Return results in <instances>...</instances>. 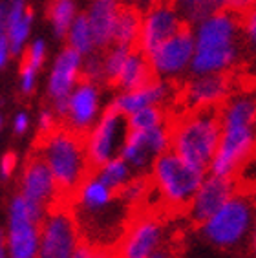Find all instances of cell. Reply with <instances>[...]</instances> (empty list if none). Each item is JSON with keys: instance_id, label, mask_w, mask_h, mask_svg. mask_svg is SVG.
<instances>
[{"instance_id": "60d3db41", "label": "cell", "mask_w": 256, "mask_h": 258, "mask_svg": "<svg viewBox=\"0 0 256 258\" xmlns=\"http://www.w3.org/2000/svg\"><path fill=\"white\" fill-rule=\"evenodd\" d=\"M30 126V119H28V115L26 114H19L13 121V128H15L17 134H24L26 130Z\"/></svg>"}, {"instance_id": "2e32d148", "label": "cell", "mask_w": 256, "mask_h": 258, "mask_svg": "<svg viewBox=\"0 0 256 258\" xmlns=\"http://www.w3.org/2000/svg\"><path fill=\"white\" fill-rule=\"evenodd\" d=\"M99 110V94L97 86L92 81H86L79 77V85L75 88V92L70 95V108L66 121L68 126H72L77 132H84L88 134L90 126L94 123L95 115Z\"/></svg>"}, {"instance_id": "9a60e30c", "label": "cell", "mask_w": 256, "mask_h": 258, "mask_svg": "<svg viewBox=\"0 0 256 258\" xmlns=\"http://www.w3.org/2000/svg\"><path fill=\"white\" fill-rule=\"evenodd\" d=\"M240 17L229 10L218 11L194 24L196 48H223L241 44Z\"/></svg>"}, {"instance_id": "6da1fadb", "label": "cell", "mask_w": 256, "mask_h": 258, "mask_svg": "<svg viewBox=\"0 0 256 258\" xmlns=\"http://www.w3.org/2000/svg\"><path fill=\"white\" fill-rule=\"evenodd\" d=\"M222 138L209 172L234 176L241 163L256 152V94L234 92L220 106Z\"/></svg>"}, {"instance_id": "4fadbf2b", "label": "cell", "mask_w": 256, "mask_h": 258, "mask_svg": "<svg viewBox=\"0 0 256 258\" xmlns=\"http://www.w3.org/2000/svg\"><path fill=\"white\" fill-rule=\"evenodd\" d=\"M236 190L238 183L234 176H218V174L207 172L205 179L200 185V189L196 190L194 198L190 200V204L185 211V216H188V220L194 225L203 224Z\"/></svg>"}, {"instance_id": "7c38bea8", "label": "cell", "mask_w": 256, "mask_h": 258, "mask_svg": "<svg viewBox=\"0 0 256 258\" xmlns=\"http://www.w3.org/2000/svg\"><path fill=\"white\" fill-rule=\"evenodd\" d=\"M185 20L177 13L172 0H152L143 19L141 33L136 42V48H141L145 53H152L163 40L172 37Z\"/></svg>"}, {"instance_id": "4316f807", "label": "cell", "mask_w": 256, "mask_h": 258, "mask_svg": "<svg viewBox=\"0 0 256 258\" xmlns=\"http://www.w3.org/2000/svg\"><path fill=\"white\" fill-rule=\"evenodd\" d=\"M168 121V110L161 104H152L126 115V123L130 130H150Z\"/></svg>"}, {"instance_id": "83f0119b", "label": "cell", "mask_w": 256, "mask_h": 258, "mask_svg": "<svg viewBox=\"0 0 256 258\" xmlns=\"http://www.w3.org/2000/svg\"><path fill=\"white\" fill-rule=\"evenodd\" d=\"M150 190H152V178L150 176H138V178H130L119 189L117 198L119 202H124L128 205H139L147 202Z\"/></svg>"}, {"instance_id": "d590c367", "label": "cell", "mask_w": 256, "mask_h": 258, "mask_svg": "<svg viewBox=\"0 0 256 258\" xmlns=\"http://www.w3.org/2000/svg\"><path fill=\"white\" fill-rule=\"evenodd\" d=\"M17 167V154L15 152H6L0 159V179L2 181H8V179L13 176Z\"/></svg>"}, {"instance_id": "7402d4cb", "label": "cell", "mask_w": 256, "mask_h": 258, "mask_svg": "<svg viewBox=\"0 0 256 258\" xmlns=\"http://www.w3.org/2000/svg\"><path fill=\"white\" fill-rule=\"evenodd\" d=\"M119 0H95L88 13L90 28L94 33V42L99 48L108 46L113 39L115 20L119 13Z\"/></svg>"}, {"instance_id": "836d02e7", "label": "cell", "mask_w": 256, "mask_h": 258, "mask_svg": "<svg viewBox=\"0 0 256 258\" xmlns=\"http://www.w3.org/2000/svg\"><path fill=\"white\" fill-rule=\"evenodd\" d=\"M234 179L238 183V189L252 192L256 189V152H252L249 158L241 163L238 172L234 174Z\"/></svg>"}, {"instance_id": "ac0fdd59", "label": "cell", "mask_w": 256, "mask_h": 258, "mask_svg": "<svg viewBox=\"0 0 256 258\" xmlns=\"http://www.w3.org/2000/svg\"><path fill=\"white\" fill-rule=\"evenodd\" d=\"M176 97V85L174 83H163V81L156 79L148 85L141 86V88L130 90L124 92L113 101V104L117 106L119 112H123L124 115H130L138 110L145 108V106H152V104H165L168 99Z\"/></svg>"}, {"instance_id": "d6a6232c", "label": "cell", "mask_w": 256, "mask_h": 258, "mask_svg": "<svg viewBox=\"0 0 256 258\" xmlns=\"http://www.w3.org/2000/svg\"><path fill=\"white\" fill-rule=\"evenodd\" d=\"M31 19H33V13L31 10H26L24 17L17 22V24L10 26L8 28V40H10V48L13 53L20 51L24 40L28 39V33H30V26H31Z\"/></svg>"}, {"instance_id": "4dcf8cb0", "label": "cell", "mask_w": 256, "mask_h": 258, "mask_svg": "<svg viewBox=\"0 0 256 258\" xmlns=\"http://www.w3.org/2000/svg\"><path fill=\"white\" fill-rule=\"evenodd\" d=\"M128 53H130V46L115 44L104 57V79L108 81V85L113 86V88H115V83H117L119 75L123 72Z\"/></svg>"}, {"instance_id": "ba28073f", "label": "cell", "mask_w": 256, "mask_h": 258, "mask_svg": "<svg viewBox=\"0 0 256 258\" xmlns=\"http://www.w3.org/2000/svg\"><path fill=\"white\" fill-rule=\"evenodd\" d=\"M234 72L225 74H205L192 75L190 79L183 81L176 86L174 106L179 112L202 108H220L232 94H234Z\"/></svg>"}, {"instance_id": "30bf717a", "label": "cell", "mask_w": 256, "mask_h": 258, "mask_svg": "<svg viewBox=\"0 0 256 258\" xmlns=\"http://www.w3.org/2000/svg\"><path fill=\"white\" fill-rule=\"evenodd\" d=\"M194 50H196V40H194L192 24L183 22L181 28L172 37L163 40L148 57H150L156 74L174 77V75H181L185 70L190 68Z\"/></svg>"}, {"instance_id": "f35d334b", "label": "cell", "mask_w": 256, "mask_h": 258, "mask_svg": "<svg viewBox=\"0 0 256 258\" xmlns=\"http://www.w3.org/2000/svg\"><path fill=\"white\" fill-rule=\"evenodd\" d=\"M256 6V0H229V6H227V10L232 11V13H236L238 17H241L243 13L254 8Z\"/></svg>"}, {"instance_id": "7bdbcfd3", "label": "cell", "mask_w": 256, "mask_h": 258, "mask_svg": "<svg viewBox=\"0 0 256 258\" xmlns=\"http://www.w3.org/2000/svg\"><path fill=\"white\" fill-rule=\"evenodd\" d=\"M94 258H117V254H115V247L110 249V247H101V245H97Z\"/></svg>"}, {"instance_id": "1f68e13d", "label": "cell", "mask_w": 256, "mask_h": 258, "mask_svg": "<svg viewBox=\"0 0 256 258\" xmlns=\"http://www.w3.org/2000/svg\"><path fill=\"white\" fill-rule=\"evenodd\" d=\"M241 48L256 59V6L240 17Z\"/></svg>"}, {"instance_id": "44dd1931", "label": "cell", "mask_w": 256, "mask_h": 258, "mask_svg": "<svg viewBox=\"0 0 256 258\" xmlns=\"http://www.w3.org/2000/svg\"><path fill=\"white\" fill-rule=\"evenodd\" d=\"M156 79H158V74H156V70L150 62L148 53H145L141 48L132 46L126 57V62L123 66V72H121L117 83H115V88L130 92V90L141 88V86L148 85Z\"/></svg>"}, {"instance_id": "b9f144b4", "label": "cell", "mask_w": 256, "mask_h": 258, "mask_svg": "<svg viewBox=\"0 0 256 258\" xmlns=\"http://www.w3.org/2000/svg\"><path fill=\"white\" fill-rule=\"evenodd\" d=\"M10 40H8V37H0V68L6 64V60H8V53H10Z\"/></svg>"}, {"instance_id": "9c48e42d", "label": "cell", "mask_w": 256, "mask_h": 258, "mask_svg": "<svg viewBox=\"0 0 256 258\" xmlns=\"http://www.w3.org/2000/svg\"><path fill=\"white\" fill-rule=\"evenodd\" d=\"M126 134V115L119 112L117 106L112 103L101 115V121L86 136V150L92 170L99 169L108 159L115 158L117 152H121Z\"/></svg>"}, {"instance_id": "d4e9b609", "label": "cell", "mask_w": 256, "mask_h": 258, "mask_svg": "<svg viewBox=\"0 0 256 258\" xmlns=\"http://www.w3.org/2000/svg\"><path fill=\"white\" fill-rule=\"evenodd\" d=\"M177 13L188 24H198L200 20L227 10L229 0H172Z\"/></svg>"}, {"instance_id": "f6af8a7d", "label": "cell", "mask_w": 256, "mask_h": 258, "mask_svg": "<svg viewBox=\"0 0 256 258\" xmlns=\"http://www.w3.org/2000/svg\"><path fill=\"white\" fill-rule=\"evenodd\" d=\"M6 24H8V11H6V6L0 4V37L4 33Z\"/></svg>"}, {"instance_id": "cb8c5ba5", "label": "cell", "mask_w": 256, "mask_h": 258, "mask_svg": "<svg viewBox=\"0 0 256 258\" xmlns=\"http://www.w3.org/2000/svg\"><path fill=\"white\" fill-rule=\"evenodd\" d=\"M119 156L126 161L132 169L136 170H145L147 167H152L154 163V154L148 149L147 141H145V132L143 130H130L124 138V143L121 147Z\"/></svg>"}, {"instance_id": "8fae6325", "label": "cell", "mask_w": 256, "mask_h": 258, "mask_svg": "<svg viewBox=\"0 0 256 258\" xmlns=\"http://www.w3.org/2000/svg\"><path fill=\"white\" fill-rule=\"evenodd\" d=\"M165 227L154 214H139L124 231L123 238L115 247L117 258H150L163 247Z\"/></svg>"}, {"instance_id": "8d00e7d4", "label": "cell", "mask_w": 256, "mask_h": 258, "mask_svg": "<svg viewBox=\"0 0 256 258\" xmlns=\"http://www.w3.org/2000/svg\"><path fill=\"white\" fill-rule=\"evenodd\" d=\"M57 123H55V117L49 110H42L39 117V132H37V138H44L49 132H53Z\"/></svg>"}, {"instance_id": "5bb4252c", "label": "cell", "mask_w": 256, "mask_h": 258, "mask_svg": "<svg viewBox=\"0 0 256 258\" xmlns=\"http://www.w3.org/2000/svg\"><path fill=\"white\" fill-rule=\"evenodd\" d=\"M20 194L48 209L57 204H62L53 174L49 170L44 158L37 150L26 161L22 179H20Z\"/></svg>"}, {"instance_id": "7dc6e473", "label": "cell", "mask_w": 256, "mask_h": 258, "mask_svg": "<svg viewBox=\"0 0 256 258\" xmlns=\"http://www.w3.org/2000/svg\"><path fill=\"white\" fill-rule=\"evenodd\" d=\"M150 258H174V256H172L170 253H168L167 249H163V247H161V249H158V251H156V253H154Z\"/></svg>"}, {"instance_id": "74e56055", "label": "cell", "mask_w": 256, "mask_h": 258, "mask_svg": "<svg viewBox=\"0 0 256 258\" xmlns=\"http://www.w3.org/2000/svg\"><path fill=\"white\" fill-rule=\"evenodd\" d=\"M35 72H37V70L31 68V66L20 64V75H22V92H24V94H31V92H33Z\"/></svg>"}, {"instance_id": "5b68a950", "label": "cell", "mask_w": 256, "mask_h": 258, "mask_svg": "<svg viewBox=\"0 0 256 258\" xmlns=\"http://www.w3.org/2000/svg\"><path fill=\"white\" fill-rule=\"evenodd\" d=\"M205 176V170L188 165L172 150H167L154 159L150 170L154 190L159 194L163 205L170 213L183 214Z\"/></svg>"}, {"instance_id": "ab89813d", "label": "cell", "mask_w": 256, "mask_h": 258, "mask_svg": "<svg viewBox=\"0 0 256 258\" xmlns=\"http://www.w3.org/2000/svg\"><path fill=\"white\" fill-rule=\"evenodd\" d=\"M95 249H97V245H92L90 242L81 238L79 245H77V249H75V253H74V258H94Z\"/></svg>"}, {"instance_id": "52a82bcc", "label": "cell", "mask_w": 256, "mask_h": 258, "mask_svg": "<svg viewBox=\"0 0 256 258\" xmlns=\"http://www.w3.org/2000/svg\"><path fill=\"white\" fill-rule=\"evenodd\" d=\"M81 242V225L74 205L62 202L49 209L40 227L37 258H74Z\"/></svg>"}, {"instance_id": "484cf974", "label": "cell", "mask_w": 256, "mask_h": 258, "mask_svg": "<svg viewBox=\"0 0 256 258\" xmlns=\"http://www.w3.org/2000/svg\"><path fill=\"white\" fill-rule=\"evenodd\" d=\"M132 167L124 161L121 156H115V158L108 159L106 163H103L99 169H95L94 172L97 174V178L101 181L108 185L110 189H113L115 192H119V189L126 183L128 179L132 178Z\"/></svg>"}, {"instance_id": "c3c4849f", "label": "cell", "mask_w": 256, "mask_h": 258, "mask_svg": "<svg viewBox=\"0 0 256 258\" xmlns=\"http://www.w3.org/2000/svg\"><path fill=\"white\" fill-rule=\"evenodd\" d=\"M0 126H2V117H0Z\"/></svg>"}, {"instance_id": "277c9868", "label": "cell", "mask_w": 256, "mask_h": 258, "mask_svg": "<svg viewBox=\"0 0 256 258\" xmlns=\"http://www.w3.org/2000/svg\"><path fill=\"white\" fill-rule=\"evenodd\" d=\"M256 218L254 192L240 190L232 194L211 218L198 225L202 238L212 247L232 251L249 245Z\"/></svg>"}, {"instance_id": "7a4b0ae2", "label": "cell", "mask_w": 256, "mask_h": 258, "mask_svg": "<svg viewBox=\"0 0 256 258\" xmlns=\"http://www.w3.org/2000/svg\"><path fill=\"white\" fill-rule=\"evenodd\" d=\"M86 136L88 134L77 132L68 124H57L53 132L44 138H37L35 141V150L48 163L62 202L72 204L75 190L92 172Z\"/></svg>"}, {"instance_id": "bcb514c9", "label": "cell", "mask_w": 256, "mask_h": 258, "mask_svg": "<svg viewBox=\"0 0 256 258\" xmlns=\"http://www.w3.org/2000/svg\"><path fill=\"white\" fill-rule=\"evenodd\" d=\"M249 249H251L252 258H256V218H254V225H252V231H251V238H249Z\"/></svg>"}, {"instance_id": "8992f818", "label": "cell", "mask_w": 256, "mask_h": 258, "mask_svg": "<svg viewBox=\"0 0 256 258\" xmlns=\"http://www.w3.org/2000/svg\"><path fill=\"white\" fill-rule=\"evenodd\" d=\"M49 209L24 198L13 196L8 218V249L10 258H37L40 245V227Z\"/></svg>"}, {"instance_id": "d6986e66", "label": "cell", "mask_w": 256, "mask_h": 258, "mask_svg": "<svg viewBox=\"0 0 256 258\" xmlns=\"http://www.w3.org/2000/svg\"><path fill=\"white\" fill-rule=\"evenodd\" d=\"M79 68H81V53L74 48H66L59 55L55 62L51 77H49V97L51 101L68 99L70 92L79 81Z\"/></svg>"}, {"instance_id": "e0dca14e", "label": "cell", "mask_w": 256, "mask_h": 258, "mask_svg": "<svg viewBox=\"0 0 256 258\" xmlns=\"http://www.w3.org/2000/svg\"><path fill=\"white\" fill-rule=\"evenodd\" d=\"M241 44L223 46V48H196L190 60V75L225 74L234 72L241 59Z\"/></svg>"}, {"instance_id": "f1b7e54d", "label": "cell", "mask_w": 256, "mask_h": 258, "mask_svg": "<svg viewBox=\"0 0 256 258\" xmlns=\"http://www.w3.org/2000/svg\"><path fill=\"white\" fill-rule=\"evenodd\" d=\"M75 13V6L72 0H53L48 8V19L51 20V26H53L55 33L59 37L70 31V26H72V20H74Z\"/></svg>"}, {"instance_id": "f546056e", "label": "cell", "mask_w": 256, "mask_h": 258, "mask_svg": "<svg viewBox=\"0 0 256 258\" xmlns=\"http://www.w3.org/2000/svg\"><path fill=\"white\" fill-rule=\"evenodd\" d=\"M70 44L79 53H90L94 48V33L86 15H79L74 20V24L70 28Z\"/></svg>"}, {"instance_id": "ee69618b", "label": "cell", "mask_w": 256, "mask_h": 258, "mask_svg": "<svg viewBox=\"0 0 256 258\" xmlns=\"http://www.w3.org/2000/svg\"><path fill=\"white\" fill-rule=\"evenodd\" d=\"M0 258H10V249H8V236L0 229Z\"/></svg>"}, {"instance_id": "ffe728a7", "label": "cell", "mask_w": 256, "mask_h": 258, "mask_svg": "<svg viewBox=\"0 0 256 258\" xmlns=\"http://www.w3.org/2000/svg\"><path fill=\"white\" fill-rule=\"evenodd\" d=\"M113 200H117V192L110 189L108 185L97 178V174L92 172L84 178V181L79 185V189L75 190L72 204L79 207L84 213H103L112 205Z\"/></svg>"}, {"instance_id": "e575fe53", "label": "cell", "mask_w": 256, "mask_h": 258, "mask_svg": "<svg viewBox=\"0 0 256 258\" xmlns=\"http://www.w3.org/2000/svg\"><path fill=\"white\" fill-rule=\"evenodd\" d=\"M42 60H44V42L42 40H37L33 42L31 48H28L22 57V64H28L31 68L39 70L40 64H42Z\"/></svg>"}, {"instance_id": "3957f363", "label": "cell", "mask_w": 256, "mask_h": 258, "mask_svg": "<svg viewBox=\"0 0 256 258\" xmlns=\"http://www.w3.org/2000/svg\"><path fill=\"white\" fill-rule=\"evenodd\" d=\"M170 150L188 165L209 172L222 138L220 108L185 110L168 114Z\"/></svg>"}, {"instance_id": "603a6c76", "label": "cell", "mask_w": 256, "mask_h": 258, "mask_svg": "<svg viewBox=\"0 0 256 258\" xmlns=\"http://www.w3.org/2000/svg\"><path fill=\"white\" fill-rule=\"evenodd\" d=\"M143 26V13L136 6L121 4L119 6L117 20H115V30H113V42L121 46L132 48L139 39Z\"/></svg>"}]
</instances>
